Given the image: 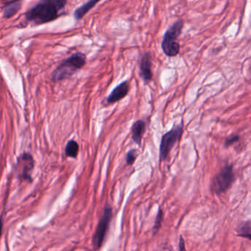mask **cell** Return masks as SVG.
Listing matches in <instances>:
<instances>
[{"mask_svg": "<svg viewBox=\"0 0 251 251\" xmlns=\"http://www.w3.org/2000/svg\"><path fill=\"white\" fill-rule=\"evenodd\" d=\"M67 4L66 0H45L39 2L25 13V20L33 25L51 23L59 18Z\"/></svg>", "mask_w": 251, "mask_h": 251, "instance_id": "6da1fadb", "label": "cell"}, {"mask_svg": "<svg viewBox=\"0 0 251 251\" xmlns=\"http://www.w3.org/2000/svg\"><path fill=\"white\" fill-rule=\"evenodd\" d=\"M86 63V55L83 52H75L64 59L51 75V80L57 83L71 78L73 75L81 70Z\"/></svg>", "mask_w": 251, "mask_h": 251, "instance_id": "7a4b0ae2", "label": "cell"}, {"mask_svg": "<svg viewBox=\"0 0 251 251\" xmlns=\"http://www.w3.org/2000/svg\"><path fill=\"white\" fill-rule=\"evenodd\" d=\"M184 23L183 20H178L170 26L164 33L161 42L163 52L167 56L175 57L178 55L180 45L177 42V38L181 34Z\"/></svg>", "mask_w": 251, "mask_h": 251, "instance_id": "3957f363", "label": "cell"}, {"mask_svg": "<svg viewBox=\"0 0 251 251\" xmlns=\"http://www.w3.org/2000/svg\"><path fill=\"white\" fill-rule=\"evenodd\" d=\"M182 134H183V123L175 126L170 131L163 135L161 144H160V161L166 160L174 145L180 140Z\"/></svg>", "mask_w": 251, "mask_h": 251, "instance_id": "277c9868", "label": "cell"}, {"mask_svg": "<svg viewBox=\"0 0 251 251\" xmlns=\"http://www.w3.org/2000/svg\"><path fill=\"white\" fill-rule=\"evenodd\" d=\"M233 166L226 165L217 176L211 183V189L216 194H223L230 189L234 181Z\"/></svg>", "mask_w": 251, "mask_h": 251, "instance_id": "5b68a950", "label": "cell"}, {"mask_svg": "<svg viewBox=\"0 0 251 251\" xmlns=\"http://www.w3.org/2000/svg\"><path fill=\"white\" fill-rule=\"evenodd\" d=\"M112 208L111 207H105L98 227L95 230V235H94L93 245L95 251H98L103 243L107 230H108L111 218H112Z\"/></svg>", "mask_w": 251, "mask_h": 251, "instance_id": "8992f818", "label": "cell"}, {"mask_svg": "<svg viewBox=\"0 0 251 251\" xmlns=\"http://www.w3.org/2000/svg\"><path fill=\"white\" fill-rule=\"evenodd\" d=\"M35 161L33 155L29 152H24L17 159V170L21 180L31 182L32 173L34 169Z\"/></svg>", "mask_w": 251, "mask_h": 251, "instance_id": "52a82bcc", "label": "cell"}, {"mask_svg": "<svg viewBox=\"0 0 251 251\" xmlns=\"http://www.w3.org/2000/svg\"><path fill=\"white\" fill-rule=\"evenodd\" d=\"M152 55L151 52H145L141 59L139 70H140L141 77L146 84L151 82L152 79Z\"/></svg>", "mask_w": 251, "mask_h": 251, "instance_id": "ba28073f", "label": "cell"}, {"mask_svg": "<svg viewBox=\"0 0 251 251\" xmlns=\"http://www.w3.org/2000/svg\"><path fill=\"white\" fill-rule=\"evenodd\" d=\"M130 91V84L127 80L122 82L118 86L114 88V90L107 98L106 102L108 104L115 103L126 98Z\"/></svg>", "mask_w": 251, "mask_h": 251, "instance_id": "9c48e42d", "label": "cell"}, {"mask_svg": "<svg viewBox=\"0 0 251 251\" xmlns=\"http://www.w3.org/2000/svg\"><path fill=\"white\" fill-rule=\"evenodd\" d=\"M146 130V123L144 120H139L133 123L131 128L132 139L135 143L140 145L142 138Z\"/></svg>", "mask_w": 251, "mask_h": 251, "instance_id": "30bf717a", "label": "cell"}, {"mask_svg": "<svg viewBox=\"0 0 251 251\" xmlns=\"http://www.w3.org/2000/svg\"><path fill=\"white\" fill-rule=\"evenodd\" d=\"M23 2L16 1V2H6L4 4L3 17L5 19H10L17 14L21 10Z\"/></svg>", "mask_w": 251, "mask_h": 251, "instance_id": "8fae6325", "label": "cell"}, {"mask_svg": "<svg viewBox=\"0 0 251 251\" xmlns=\"http://www.w3.org/2000/svg\"><path fill=\"white\" fill-rule=\"evenodd\" d=\"M99 3V1H95V0H92V1H89L86 3L83 4L79 8H76L75 10L74 18L76 20H80L83 18L85 15L87 14L89 11H90L97 4Z\"/></svg>", "mask_w": 251, "mask_h": 251, "instance_id": "7c38bea8", "label": "cell"}, {"mask_svg": "<svg viewBox=\"0 0 251 251\" xmlns=\"http://www.w3.org/2000/svg\"><path fill=\"white\" fill-rule=\"evenodd\" d=\"M79 150H80V147L76 141L73 140V139L69 141L65 148L66 156L73 158H77Z\"/></svg>", "mask_w": 251, "mask_h": 251, "instance_id": "4fadbf2b", "label": "cell"}, {"mask_svg": "<svg viewBox=\"0 0 251 251\" xmlns=\"http://www.w3.org/2000/svg\"><path fill=\"white\" fill-rule=\"evenodd\" d=\"M238 235L242 237L248 238L251 239V224L248 223L244 224L243 226L239 227L238 230Z\"/></svg>", "mask_w": 251, "mask_h": 251, "instance_id": "5bb4252c", "label": "cell"}, {"mask_svg": "<svg viewBox=\"0 0 251 251\" xmlns=\"http://www.w3.org/2000/svg\"><path fill=\"white\" fill-rule=\"evenodd\" d=\"M137 150L132 149L130 151L127 152V155H126V163L128 165H131L136 161V158H137Z\"/></svg>", "mask_w": 251, "mask_h": 251, "instance_id": "9a60e30c", "label": "cell"}, {"mask_svg": "<svg viewBox=\"0 0 251 251\" xmlns=\"http://www.w3.org/2000/svg\"><path fill=\"white\" fill-rule=\"evenodd\" d=\"M163 213L161 209L158 211L157 214L156 220H155V225H154V233H156L158 229L161 227V222H162Z\"/></svg>", "mask_w": 251, "mask_h": 251, "instance_id": "2e32d148", "label": "cell"}, {"mask_svg": "<svg viewBox=\"0 0 251 251\" xmlns=\"http://www.w3.org/2000/svg\"><path fill=\"white\" fill-rule=\"evenodd\" d=\"M239 139H240V137H239V135H232V136H229V137L226 139V142H225V146H230V145L239 142Z\"/></svg>", "mask_w": 251, "mask_h": 251, "instance_id": "e0dca14e", "label": "cell"}, {"mask_svg": "<svg viewBox=\"0 0 251 251\" xmlns=\"http://www.w3.org/2000/svg\"><path fill=\"white\" fill-rule=\"evenodd\" d=\"M179 249H180V251H186L184 240L182 236H180V239H179Z\"/></svg>", "mask_w": 251, "mask_h": 251, "instance_id": "ac0fdd59", "label": "cell"}]
</instances>
